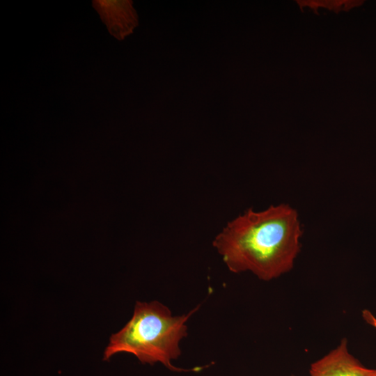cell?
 Masks as SVG:
<instances>
[{
    "mask_svg": "<svg viewBox=\"0 0 376 376\" xmlns=\"http://www.w3.org/2000/svg\"><path fill=\"white\" fill-rule=\"evenodd\" d=\"M302 233L297 210L281 203L246 210L228 222L212 244L231 272H249L270 281L292 269Z\"/></svg>",
    "mask_w": 376,
    "mask_h": 376,
    "instance_id": "6da1fadb",
    "label": "cell"
},
{
    "mask_svg": "<svg viewBox=\"0 0 376 376\" xmlns=\"http://www.w3.org/2000/svg\"><path fill=\"white\" fill-rule=\"evenodd\" d=\"M198 308L173 315L167 306L157 301H136L130 320L111 336L103 360H109L118 352H128L142 363H161L173 371L194 370L175 367L172 361L180 357V343L187 335V322Z\"/></svg>",
    "mask_w": 376,
    "mask_h": 376,
    "instance_id": "7a4b0ae2",
    "label": "cell"
},
{
    "mask_svg": "<svg viewBox=\"0 0 376 376\" xmlns=\"http://www.w3.org/2000/svg\"><path fill=\"white\" fill-rule=\"evenodd\" d=\"M310 376H376V368L364 366L348 350L343 338L338 346L311 363Z\"/></svg>",
    "mask_w": 376,
    "mask_h": 376,
    "instance_id": "3957f363",
    "label": "cell"
},
{
    "mask_svg": "<svg viewBox=\"0 0 376 376\" xmlns=\"http://www.w3.org/2000/svg\"><path fill=\"white\" fill-rule=\"evenodd\" d=\"M92 3L109 32L118 40L131 33L138 24L131 1L94 0Z\"/></svg>",
    "mask_w": 376,
    "mask_h": 376,
    "instance_id": "277c9868",
    "label": "cell"
},
{
    "mask_svg": "<svg viewBox=\"0 0 376 376\" xmlns=\"http://www.w3.org/2000/svg\"><path fill=\"white\" fill-rule=\"evenodd\" d=\"M363 320L372 327L376 329V317L368 309H364L361 312Z\"/></svg>",
    "mask_w": 376,
    "mask_h": 376,
    "instance_id": "5b68a950",
    "label": "cell"
}]
</instances>
